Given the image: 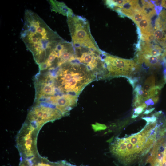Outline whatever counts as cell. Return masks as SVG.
Masks as SVG:
<instances>
[{
	"label": "cell",
	"instance_id": "44dd1931",
	"mask_svg": "<svg viewBox=\"0 0 166 166\" xmlns=\"http://www.w3.org/2000/svg\"><path fill=\"white\" fill-rule=\"evenodd\" d=\"M138 114H132V117H131V118H136L138 116Z\"/></svg>",
	"mask_w": 166,
	"mask_h": 166
},
{
	"label": "cell",
	"instance_id": "7a4b0ae2",
	"mask_svg": "<svg viewBox=\"0 0 166 166\" xmlns=\"http://www.w3.org/2000/svg\"><path fill=\"white\" fill-rule=\"evenodd\" d=\"M158 126L156 121L150 123L139 132L129 137H116L110 144L111 152L124 164L144 156L156 142Z\"/></svg>",
	"mask_w": 166,
	"mask_h": 166
},
{
	"label": "cell",
	"instance_id": "e0dca14e",
	"mask_svg": "<svg viewBox=\"0 0 166 166\" xmlns=\"http://www.w3.org/2000/svg\"><path fill=\"white\" fill-rule=\"evenodd\" d=\"M142 119L144 120L147 122V124H148L150 123H153L157 121V117L156 116L153 115L152 117H142Z\"/></svg>",
	"mask_w": 166,
	"mask_h": 166
},
{
	"label": "cell",
	"instance_id": "8fae6325",
	"mask_svg": "<svg viewBox=\"0 0 166 166\" xmlns=\"http://www.w3.org/2000/svg\"><path fill=\"white\" fill-rule=\"evenodd\" d=\"M154 28L164 32L166 30V10H163L159 14L155 21Z\"/></svg>",
	"mask_w": 166,
	"mask_h": 166
},
{
	"label": "cell",
	"instance_id": "d6986e66",
	"mask_svg": "<svg viewBox=\"0 0 166 166\" xmlns=\"http://www.w3.org/2000/svg\"><path fill=\"white\" fill-rule=\"evenodd\" d=\"M155 109L154 108H151L149 109L146 110L144 113V114H148L149 113L152 112Z\"/></svg>",
	"mask_w": 166,
	"mask_h": 166
},
{
	"label": "cell",
	"instance_id": "5b68a950",
	"mask_svg": "<svg viewBox=\"0 0 166 166\" xmlns=\"http://www.w3.org/2000/svg\"><path fill=\"white\" fill-rule=\"evenodd\" d=\"M38 130L29 122L24 125L17 139L18 149L21 154L27 160L33 159L36 155V140Z\"/></svg>",
	"mask_w": 166,
	"mask_h": 166
},
{
	"label": "cell",
	"instance_id": "7c38bea8",
	"mask_svg": "<svg viewBox=\"0 0 166 166\" xmlns=\"http://www.w3.org/2000/svg\"><path fill=\"white\" fill-rule=\"evenodd\" d=\"M39 91L40 96L44 95H53L55 93L54 85L50 83H43Z\"/></svg>",
	"mask_w": 166,
	"mask_h": 166
},
{
	"label": "cell",
	"instance_id": "30bf717a",
	"mask_svg": "<svg viewBox=\"0 0 166 166\" xmlns=\"http://www.w3.org/2000/svg\"><path fill=\"white\" fill-rule=\"evenodd\" d=\"M150 19L146 16L137 25L141 31V36H147L153 34Z\"/></svg>",
	"mask_w": 166,
	"mask_h": 166
},
{
	"label": "cell",
	"instance_id": "cb8c5ba5",
	"mask_svg": "<svg viewBox=\"0 0 166 166\" xmlns=\"http://www.w3.org/2000/svg\"><path fill=\"white\" fill-rule=\"evenodd\" d=\"M164 70H165V72H166V69H164Z\"/></svg>",
	"mask_w": 166,
	"mask_h": 166
},
{
	"label": "cell",
	"instance_id": "603a6c76",
	"mask_svg": "<svg viewBox=\"0 0 166 166\" xmlns=\"http://www.w3.org/2000/svg\"><path fill=\"white\" fill-rule=\"evenodd\" d=\"M20 166H26V164H21Z\"/></svg>",
	"mask_w": 166,
	"mask_h": 166
},
{
	"label": "cell",
	"instance_id": "277c9868",
	"mask_svg": "<svg viewBox=\"0 0 166 166\" xmlns=\"http://www.w3.org/2000/svg\"><path fill=\"white\" fill-rule=\"evenodd\" d=\"M101 57L108 76L129 77L139 67L132 60L110 55L103 51Z\"/></svg>",
	"mask_w": 166,
	"mask_h": 166
},
{
	"label": "cell",
	"instance_id": "52a82bcc",
	"mask_svg": "<svg viewBox=\"0 0 166 166\" xmlns=\"http://www.w3.org/2000/svg\"><path fill=\"white\" fill-rule=\"evenodd\" d=\"M77 96L69 94L52 97L50 98L51 103L62 114L63 116L68 114L69 111L77 104Z\"/></svg>",
	"mask_w": 166,
	"mask_h": 166
},
{
	"label": "cell",
	"instance_id": "9c48e42d",
	"mask_svg": "<svg viewBox=\"0 0 166 166\" xmlns=\"http://www.w3.org/2000/svg\"><path fill=\"white\" fill-rule=\"evenodd\" d=\"M52 11L58 13L67 17L74 14L72 10L63 2L56 0H49Z\"/></svg>",
	"mask_w": 166,
	"mask_h": 166
},
{
	"label": "cell",
	"instance_id": "4fadbf2b",
	"mask_svg": "<svg viewBox=\"0 0 166 166\" xmlns=\"http://www.w3.org/2000/svg\"><path fill=\"white\" fill-rule=\"evenodd\" d=\"M155 78L154 75H152L146 80L142 87L144 91H148L155 86Z\"/></svg>",
	"mask_w": 166,
	"mask_h": 166
},
{
	"label": "cell",
	"instance_id": "2e32d148",
	"mask_svg": "<svg viewBox=\"0 0 166 166\" xmlns=\"http://www.w3.org/2000/svg\"><path fill=\"white\" fill-rule=\"evenodd\" d=\"M159 99L158 96H157L149 98L144 101V103H145L147 107L148 106L153 105L156 103Z\"/></svg>",
	"mask_w": 166,
	"mask_h": 166
},
{
	"label": "cell",
	"instance_id": "5bb4252c",
	"mask_svg": "<svg viewBox=\"0 0 166 166\" xmlns=\"http://www.w3.org/2000/svg\"><path fill=\"white\" fill-rule=\"evenodd\" d=\"M135 10V14L130 18L137 25L147 15L146 13L143 11Z\"/></svg>",
	"mask_w": 166,
	"mask_h": 166
},
{
	"label": "cell",
	"instance_id": "ffe728a7",
	"mask_svg": "<svg viewBox=\"0 0 166 166\" xmlns=\"http://www.w3.org/2000/svg\"><path fill=\"white\" fill-rule=\"evenodd\" d=\"M161 6L166 9V0L161 1Z\"/></svg>",
	"mask_w": 166,
	"mask_h": 166
},
{
	"label": "cell",
	"instance_id": "ba28073f",
	"mask_svg": "<svg viewBox=\"0 0 166 166\" xmlns=\"http://www.w3.org/2000/svg\"><path fill=\"white\" fill-rule=\"evenodd\" d=\"M161 88V87L156 86L148 91H144L143 90L141 85H137L134 89L135 97L133 100V107L136 108L139 106L145 101L151 97L158 96Z\"/></svg>",
	"mask_w": 166,
	"mask_h": 166
},
{
	"label": "cell",
	"instance_id": "9a60e30c",
	"mask_svg": "<svg viewBox=\"0 0 166 166\" xmlns=\"http://www.w3.org/2000/svg\"><path fill=\"white\" fill-rule=\"evenodd\" d=\"M156 39L160 43L165 42L166 41V33L159 29H155L153 32Z\"/></svg>",
	"mask_w": 166,
	"mask_h": 166
},
{
	"label": "cell",
	"instance_id": "8992f818",
	"mask_svg": "<svg viewBox=\"0 0 166 166\" xmlns=\"http://www.w3.org/2000/svg\"><path fill=\"white\" fill-rule=\"evenodd\" d=\"M63 116L57 109L51 106L40 105L33 108L29 113V122L38 130L45 123L58 119Z\"/></svg>",
	"mask_w": 166,
	"mask_h": 166
},
{
	"label": "cell",
	"instance_id": "ac0fdd59",
	"mask_svg": "<svg viewBox=\"0 0 166 166\" xmlns=\"http://www.w3.org/2000/svg\"><path fill=\"white\" fill-rule=\"evenodd\" d=\"M144 108L141 106L136 107L134 110V113L139 115L144 110Z\"/></svg>",
	"mask_w": 166,
	"mask_h": 166
},
{
	"label": "cell",
	"instance_id": "6da1fadb",
	"mask_svg": "<svg viewBox=\"0 0 166 166\" xmlns=\"http://www.w3.org/2000/svg\"><path fill=\"white\" fill-rule=\"evenodd\" d=\"M24 20L20 38L39 65L45 62L52 50L64 39L30 10L25 11Z\"/></svg>",
	"mask_w": 166,
	"mask_h": 166
},
{
	"label": "cell",
	"instance_id": "7402d4cb",
	"mask_svg": "<svg viewBox=\"0 0 166 166\" xmlns=\"http://www.w3.org/2000/svg\"><path fill=\"white\" fill-rule=\"evenodd\" d=\"M163 63L164 66H166V60L164 61Z\"/></svg>",
	"mask_w": 166,
	"mask_h": 166
},
{
	"label": "cell",
	"instance_id": "3957f363",
	"mask_svg": "<svg viewBox=\"0 0 166 166\" xmlns=\"http://www.w3.org/2000/svg\"><path fill=\"white\" fill-rule=\"evenodd\" d=\"M67 22L75 49L101 51L91 34L89 22L85 18L74 14L67 17Z\"/></svg>",
	"mask_w": 166,
	"mask_h": 166
}]
</instances>
